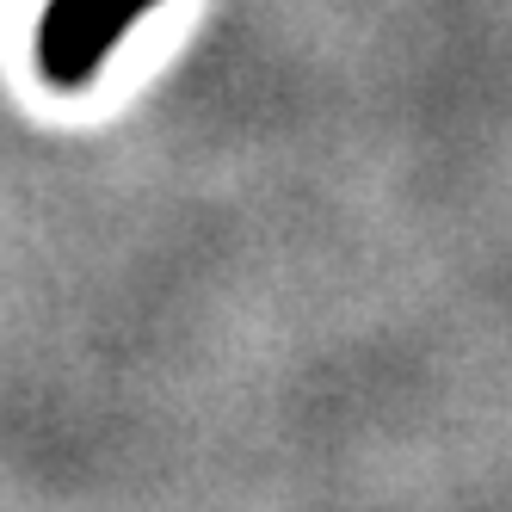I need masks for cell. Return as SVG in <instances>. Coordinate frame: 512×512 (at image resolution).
Listing matches in <instances>:
<instances>
[{
  "label": "cell",
  "mask_w": 512,
  "mask_h": 512,
  "mask_svg": "<svg viewBox=\"0 0 512 512\" xmlns=\"http://www.w3.org/2000/svg\"><path fill=\"white\" fill-rule=\"evenodd\" d=\"M155 0H50L38 25V68L50 87H87L99 62L124 44V31Z\"/></svg>",
  "instance_id": "6da1fadb"
}]
</instances>
